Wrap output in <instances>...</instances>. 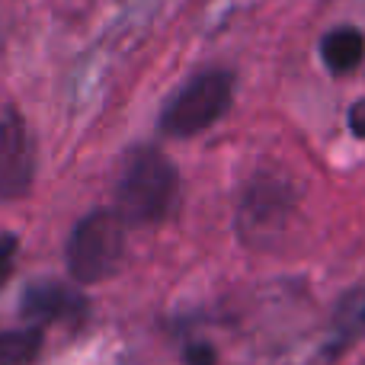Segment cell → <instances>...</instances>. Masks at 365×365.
I'll use <instances>...</instances> for the list:
<instances>
[{"instance_id": "5b68a950", "label": "cell", "mask_w": 365, "mask_h": 365, "mask_svg": "<svg viewBox=\"0 0 365 365\" xmlns=\"http://www.w3.org/2000/svg\"><path fill=\"white\" fill-rule=\"evenodd\" d=\"M19 314L36 327H83L90 317V298L83 285L61 279H36L19 295Z\"/></svg>"}, {"instance_id": "277c9868", "label": "cell", "mask_w": 365, "mask_h": 365, "mask_svg": "<svg viewBox=\"0 0 365 365\" xmlns=\"http://www.w3.org/2000/svg\"><path fill=\"white\" fill-rule=\"evenodd\" d=\"M234 103V74L231 71H202L170 96L160 113V132L173 138H192L225 119Z\"/></svg>"}, {"instance_id": "3957f363", "label": "cell", "mask_w": 365, "mask_h": 365, "mask_svg": "<svg viewBox=\"0 0 365 365\" xmlns=\"http://www.w3.org/2000/svg\"><path fill=\"white\" fill-rule=\"evenodd\" d=\"M122 257H125V221L115 215V208H93L71 227L64 247V266L71 282H106L119 272Z\"/></svg>"}, {"instance_id": "8992f818", "label": "cell", "mask_w": 365, "mask_h": 365, "mask_svg": "<svg viewBox=\"0 0 365 365\" xmlns=\"http://www.w3.org/2000/svg\"><path fill=\"white\" fill-rule=\"evenodd\" d=\"M36 180V145L16 109L0 115V202H16Z\"/></svg>"}, {"instance_id": "ba28073f", "label": "cell", "mask_w": 365, "mask_h": 365, "mask_svg": "<svg viewBox=\"0 0 365 365\" xmlns=\"http://www.w3.org/2000/svg\"><path fill=\"white\" fill-rule=\"evenodd\" d=\"M365 58V36L356 26H336L321 38V61L330 74L343 77L356 71Z\"/></svg>"}, {"instance_id": "9c48e42d", "label": "cell", "mask_w": 365, "mask_h": 365, "mask_svg": "<svg viewBox=\"0 0 365 365\" xmlns=\"http://www.w3.org/2000/svg\"><path fill=\"white\" fill-rule=\"evenodd\" d=\"M45 349V327L23 324L0 330V365H32Z\"/></svg>"}, {"instance_id": "7a4b0ae2", "label": "cell", "mask_w": 365, "mask_h": 365, "mask_svg": "<svg viewBox=\"0 0 365 365\" xmlns=\"http://www.w3.org/2000/svg\"><path fill=\"white\" fill-rule=\"evenodd\" d=\"M298 212V186L282 173H257L237 202V237L250 250H272Z\"/></svg>"}, {"instance_id": "6da1fadb", "label": "cell", "mask_w": 365, "mask_h": 365, "mask_svg": "<svg viewBox=\"0 0 365 365\" xmlns=\"http://www.w3.org/2000/svg\"><path fill=\"white\" fill-rule=\"evenodd\" d=\"M180 199V173L158 148H135L115 182V215L125 227H154L167 221Z\"/></svg>"}, {"instance_id": "52a82bcc", "label": "cell", "mask_w": 365, "mask_h": 365, "mask_svg": "<svg viewBox=\"0 0 365 365\" xmlns=\"http://www.w3.org/2000/svg\"><path fill=\"white\" fill-rule=\"evenodd\" d=\"M362 336H365V279L336 302L334 317H330V334L324 340V359L334 362L340 356H346Z\"/></svg>"}, {"instance_id": "30bf717a", "label": "cell", "mask_w": 365, "mask_h": 365, "mask_svg": "<svg viewBox=\"0 0 365 365\" xmlns=\"http://www.w3.org/2000/svg\"><path fill=\"white\" fill-rule=\"evenodd\" d=\"M19 257V237L16 234H0V289L6 285V279L13 276V266H16Z\"/></svg>"}, {"instance_id": "8fae6325", "label": "cell", "mask_w": 365, "mask_h": 365, "mask_svg": "<svg viewBox=\"0 0 365 365\" xmlns=\"http://www.w3.org/2000/svg\"><path fill=\"white\" fill-rule=\"evenodd\" d=\"M346 122H349V132H353L356 138L365 141V96H362V100H356L353 106H349Z\"/></svg>"}, {"instance_id": "7c38bea8", "label": "cell", "mask_w": 365, "mask_h": 365, "mask_svg": "<svg viewBox=\"0 0 365 365\" xmlns=\"http://www.w3.org/2000/svg\"><path fill=\"white\" fill-rule=\"evenodd\" d=\"M186 362L189 365H215V349L208 343H192L186 346Z\"/></svg>"}]
</instances>
